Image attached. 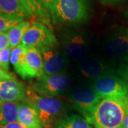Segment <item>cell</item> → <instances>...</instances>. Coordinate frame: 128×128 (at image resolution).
<instances>
[{
  "instance_id": "1",
  "label": "cell",
  "mask_w": 128,
  "mask_h": 128,
  "mask_svg": "<svg viewBox=\"0 0 128 128\" xmlns=\"http://www.w3.org/2000/svg\"><path fill=\"white\" fill-rule=\"evenodd\" d=\"M128 110V98H102L92 112L89 122L95 128H122Z\"/></svg>"
},
{
  "instance_id": "2",
  "label": "cell",
  "mask_w": 128,
  "mask_h": 128,
  "mask_svg": "<svg viewBox=\"0 0 128 128\" xmlns=\"http://www.w3.org/2000/svg\"><path fill=\"white\" fill-rule=\"evenodd\" d=\"M54 15L57 22L66 26H78L89 16L88 0H56Z\"/></svg>"
},
{
  "instance_id": "3",
  "label": "cell",
  "mask_w": 128,
  "mask_h": 128,
  "mask_svg": "<svg viewBox=\"0 0 128 128\" xmlns=\"http://www.w3.org/2000/svg\"><path fill=\"white\" fill-rule=\"evenodd\" d=\"M60 36L62 49L67 57L74 60H80L84 58L90 43V34L65 28L61 30Z\"/></svg>"
},
{
  "instance_id": "4",
  "label": "cell",
  "mask_w": 128,
  "mask_h": 128,
  "mask_svg": "<svg viewBox=\"0 0 128 128\" xmlns=\"http://www.w3.org/2000/svg\"><path fill=\"white\" fill-rule=\"evenodd\" d=\"M26 101L34 106L42 126L46 128H49L54 123L64 110L63 102L55 97L33 94Z\"/></svg>"
},
{
  "instance_id": "5",
  "label": "cell",
  "mask_w": 128,
  "mask_h": 128,
  "mask_svg": "<svg viewBox=\"0 0 128 128\" xmlns=\"http://www.w3.org/2000/svg\"><path fill=\"white\" fill-rule=\"evenodd\" d=\"M102 48L112 58H125L128 55V28L114 26L108 29L103 38Z\"/></svg>"
},
{
  "instance_id": "6",
  "label": "cell",
  "mask_w": 128,
  "mask_h": 128,
  "mask_svg": "<svg viewBox=\"0 0 128 128\" xmlns=\"http://www.w3.org/2000/svg\"><path fill=\"white\" fill-rule=\"evenodd\" d=\"M92 88L101 98H128L127 82L114 73L96 80Z\"/></svg>"
},
{
  "instance_id": "7",
  "label": "cell",
  "mask_w": 128,
  "mask_h": 128,
  "mask_svg": "<svg viewBox=\"0 0 128 128\" xmlns=\"http://www.w3.org/2000/svg\"><path fill=\"white\" fill-rule=\"evenodd\" d=\"M22 45L38 50L44 47L58 44L57 38L50 28L44 24L36 22L31 24L22 40Z\"/></svg>"
},
{
  "instance_id": "8",
  "label": "cell",
  "mask_w": 128,
  "mask_h": 128,
  "mask_svg": "<svg viewBox=\"0 0 128 128\" xmlns=\"http://www.w3.org/2000/svg\"><path fill=\"white\" fill-rule=\"evenodd\" d=\"M70 84V79L64 73L51 76L43 74L37 78L34 84V89L41 96L56 97L66 91Z\"/></svg>"
},
{
  "instance_id": "9",
  "label": "cell",
  "mask_w": 128,
  "mask_h": 128,
  "mask_svg": "<svg viewBox=\"0 0 128 128\" xmlns=\"http://www.w3.org/2000/svg\"><path fill=\"white\" fill-rule=\"evenodd\" d=\"M39 50L42 57L44 74L51 76L62 73L67 66L68 57L63 49L60 48L58 44L44 47Z\"/></svg>"
},
{
  "instance_id": "10",
  "label": "cell",
  "mask_w": 128,
  "mask_h": 128,
  "mask_svg": "<svg viewBox=\"0 0 128 128\" xmlns=\"http://www.w3.org/2000/svg\"><path fill=\"white\" fill-rule=\"evenodd\" d=\"M102 99L92 88H77L70 96L73 107L88 121L96 105Z\"/></svg>"
},
{
  "instance_id": "11",
  "label": "cell",
  "mask_w": 128,
  "mask_h": 128,
  "mask_svg": "<svg viewBox=\"0 0 128 128\" xmlns=\"http://www.w3.org/2000/svg\"><path fill=\"white\" fill-rule=\"evenodd\" d=\"M78 70L82 77L95 81L101 77L114 73V66L107 60L89 56L79 60Z\"/></svg>"
},
{
  "instance_id": "12",
  "label": "cell",
  "mask_w": 128,
  "mask_h": 128,
  "mask_svg": "<svg viewBox=\"0 0 128 128\" xmlns=\"http://www.w3.org/2000/svg\"><path fill=\"white\" fill-rule=\"evenodd\" d=\"M16 73L26 80L39 78L44 74L43 62L40 50L33 47H26L23 61Z\"/></svg>"
},
{
  "instance_id": "13",
  "label": "cell",
  "mask_w": 128,
  "mask_h": 128,
  "mask_svg": "<svg viewBox=\"0 0 128 128\" xmlns=\"http://www.w3.org/2000/svg\"><path fill=\"white\" fill-rule=\"evenodd\" d=\"M26 98L24 85L16 79L0 82V100L4 102H19Z\"/></svg>"
},
{
  "instance_id": "14",
  "label": "cell",
  "mask_w": 128,
  "mask_h": 128,
  "mask_svg": "<svg viewBox=\"0 0 128 128\" xmlns=\"http://www.w3.org/2000/svg\"><path fill=\"white\" fill-rule=\"evenodd\" d=\"M17 122L26 128H42L36 110L28 102H19L17 115Z\"/></svg>"
},
{
  "instance_id": "15",
  "label": "cell",
  "mask_w": 128,
  "mask_h": 128,
  "mask_svg": "<svg viewBox=\"0 0 128 128\" xmlns=\"http://www.w3.org/2000/svg\"><path fill=\"white\" fill-rule=\"evenodd\" d=\"M0 16L21 20L32 16L18 0H0Z\"/></svg>"
},
{
  "instance_id": "16",
  "label": "cell",
  "mask_w": 128,
  "mask_h": 128,
  "mask_svg": "<svg viewBox=\"0 0 128 128\" xmlns=\"http://www.w3.org/2000/svg\"><path fill=\"white\" fill-rule=\"evenodd\" d=\"M56 128H93L86 118L78 114L65 116L56 122Z\"/></svg>"
},
{
  "instance_id": "17",
  "label": "cell",
  "mask_w": 128,
  "mask_h": 128,
  "mask_svg": "<svg viewBox=\"0 0 128 128\" xmlns=\"http://www.w3.org/2000/svg\"><path fill=\"white\" fill-rule=\"evenodd\" d=\"M19 102H4L0 109V127L17 122Z\"/></svg>"
},
{
  "instance_id": "18",
  "label": "cell",
  "mask_w": 128,
  "mask_h": 128,
  "mask_svg": "<svg viewBox=\"0 0 128 128\" xmlns=\"http://www.w3.org/2000/svg\"><path fill=\"white\" fill-rule=\"evenodd\" d=\"M27 2L28 10L31 16L38 18L39 22L44 24L48 27L51 28L52 21L50 14L41 5L39 0H26Z\"/></svg>"
},
{
  "instance_id": "19",
  "label": "cell",
  "mask_w": 128,
  "mask_h": 128,
  "mask_svg": "<svg viewBox=\"0 0 128 128\" xmlns=\"http://www.w3.org/2000/svg\"><path fill=\"white\" fill-rule=\"evenodd\" d=\"M31 24H32L28 21L24 20L7 32L10 47L14 48L21 44L24 35L26 32L28 28L30 27Z\"/></svg>"
},
{
  "instance_id": "20",
  "label": "cell",
  "mask_w": 128,
  "mask_h": 128,
  "mask_svg": "<svg viewBox=\"0 0 128 128\" xmlns=\"http://www.w3.org/2000/svg\"><path fill=\"white\" fill-rule=\"evenodd\" d=\"M26 50V46H24L22 44L14 48H12V49L10 64L13 66L16 72L18 70L22 65L25 56Z\"/></svg>"
},
{
  "instance_id": "21",
  "label": "cell",
  "mask_w": 128,
  "mask_h": 128,
  "mask_svg": "<svg viewBox=\"0 0 128 128\" xmlns=\"http://www.w3.org/2000/svg\"><path fill=\"white\" fill-rule=\"evenodd\" d=\"M24 20L11 18L0 16V33L7 32L14 26L18 24Z\"/></svg>"
},
{
  "instance_id": "22",
  "label": "cell",
  "mask_w": 128,
  "mask_h": 128,
  "mask_svg": "<svg viewBox=\"0 0 128 128\" xmlns=\"http://www.w3.org/2000/svg\"><path fill=\"white\" fill-rule=\"evenodd\" d=\"M12 49V47H9L4 50H0V68H2L6 70L9 69Z\"/></svg>"
},
{
  "instance_id": "23",
  "label": "cell",
  "mask_w": 128,
  "mask_h": 128,
  "mask_svg": "<svg viewBox=\"0 0 128 128\" xmlns=\"http://www.w3.org/2000/svg\"><path fill=\"white\" fill-rule=\"evenodd\" d=\"M39 2L41 5L44 6V8L46 9L48 11V12L50 14L52 24H56L57 23L54 15V6H55L56 0H39Z\"/></svg>"
},
{
  "instance_id": "24",
  "label": "cell",
  "mask_w": 128,
  "mask_h": 128,
  "mask_svg": "<svg viewBox=\"0 0 128 128\" xmlns=\"http://www.w3.org/2000/svg\"><path fill=\"white\" fill-rule=\"evenodd\" d=\"M10 47L7 32L0 33V50Z\"/></svg>"
},
{
  "instance_id": "25",
  "label": "cell",
  "mask_w": 128,
  "mask_h": 128,
  "mask_svg": "<svg viewBox=\"0 0 128 128\" xmlns=\"http://www.w3.org/2000/svg\"><path fill=\"white\" fill-rule=\"evenodd\" d=\"M123 62H122V66L120 69V76H122L123 79H126L128 80V55L124 58Z\"/></svg>"
},
{
  "instance_id": "26",
  "label": "cell",
  "mask_w": 128,
  "mask_h": 128,
  "mask_svg": "<svg viewBox=\"0 0 128 128\" xmlns=\"http://www.w3.org/2000/svg\"><path fill=\"white\" fill-rule=\"evenodd\" d=\"M12 79H15L14 76L9 73L6 70L0 68V82L7 80H12Z\"/></svg>"
},
{
  "instance_id": "27",
  "label": "cell",
  "mask_w": 128,
  "mask_h": 128,
  "mask_svg": "<svg viewBox=\"0 0 128 128\" xmlns=\"http://www.w3.org/2000/svg\"><path fill=\"white\" fill-rule=\"evenodd\" d=\"M102 4L106 6H115L124 2L126 0H99Z\"/></svg>"
},
{
  "instance_id": "28",
  "label": "cell",
  "mask_w": 128,
  "mask_h": 128,
  "mask_svg": "<svg viewBox=\"0 0 128 128\" xmlns=\"http://www.w3.org/2000/svg\"><path fill=\"white\" fill-rule=\"evenodd\" d=\"M0 128H26L25 126H24L23 124L19 123L18 122H15L12 123L7 124L3 126H1Z\"/></svg>"
},
{
  "instance_id": "29",
  "label": "cell",
  "mask_w": 128,
  "mask_h": 128,
  "mask_svg": "<svg viewBox=\"0 0 128 128\" xmlns=\"http://www.w3.org/2000/svg\"><path fill=\"white\" fill-rule=\"evenodd\" d=\"M122 128H128V110L127 113L125 114L124 119L123 127H122Z\"/></svg>"
},
{
  "instance_id": "30",
  "label": "cell",
  "mask_w": 128,
  "mask_h": 128,
  "mask_svg": "<svg viewBox=\"0 0 128 128\" xmlns=\"http://www.w3.org/2000/svg\"><path fill=\"white\" fill-rule=\"evenodd\" d=\"M18 2L22 4L23 5V6L25 8V9L27 10V12L29 13V10H28V4H27V2H26V0H18ZM30 14V13H29ZM31 15V14H30Z\"/></svg>"
},
{
  "instance_id": "31",
  "label": "cell",
  "mask_w": 128,
  "mask_h": 128,
  "mask_svg": "<svg viewBox=\"0 0 128 128\" xmlns=\"http://www.w3.org/2000/svg\"><path fill=\"white\" fill-rule=\"evenodd\" d=\"M124 16H125V18H127L128 21V7L127 8V9L124 11Z\"/></svg>"
},
{
  "instance_id": "32",
  "label": "cell",
  "mask_w": 128,
  "mask_h": 128,
  "mask_svg": "<svg viewBox=\"0 0 128 128\" xmlns=\"http://www.w3.org/2000/svg\"><path fill=\"white\" fill-rule=\"evenodd\" d=\"M3 102H4V101H2V100H0V109H1V108H2V106Z\"/></svg>"
}]
</instances>
